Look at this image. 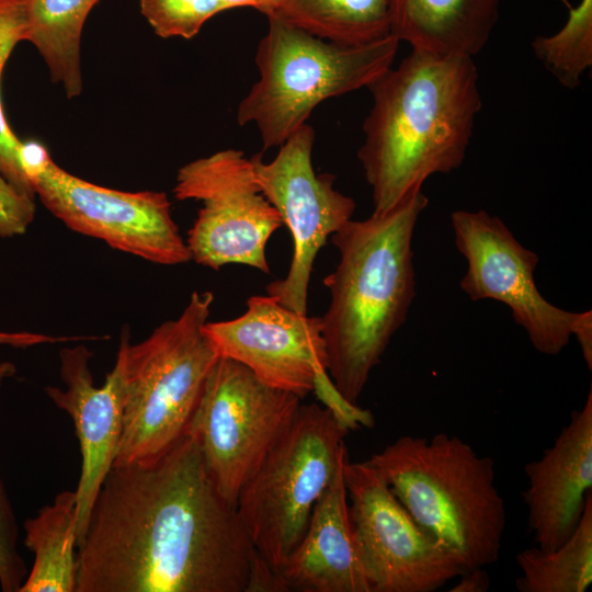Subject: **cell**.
I'll list each match as a JSON object with an SVG mask.
<instances>
[{"label": "cell", "instance_id": "1", "mask_svg": "<svg viewBox=\"0 0 592 592\" xmlns=\"http://www.w3.org/2000/svg\"><path fill=\"white\" fill-rule=\"evenodd\" d=\"M77 553L76 592H249L260 558L187 432L111 468Z\"/></svg>", "mask_w": 592, "mask_h": 592}, {"label": "cell", "instance_id": "2", "mask_svg": "<svg viewBox=\"0 0 592 592\" xmlns=\"http://www.w3.org/2000/svg\"><path fill=\"white\" fill-rule=\"evenodd\" d=\"M367 88L373 104L357 158L382 215L463 163L482 100L471 57L414 49Z\"/></svg>", "mask_w": 592, "mask_h": 592}, {"label": "cell", "instance_id": "3", "mask_svg": "<svg viewBox=\"0 0 592 592\" xmlns=\"http://www.w3.org/2000/svg\"><path fill=\"white\" fill-rule=\"evenodd\" d=\"M428 203L415 191L385 214L348 220L330 237L339 262L323 280L330 303L321 332L328 374L353 405L415 296L412 238Z\"/></svg>", "mask_w": 592, "mask_h": 592}, {"label": "cell", "instance_id": "4", "mask_svg": "<svg viewBox=\"0 0 592 592\" xmlns=\"http://www.w3.org/2000/svg\"><path fill=\"white\" fill-rule=\"evenodd\" d=\"M463 572L499 558L504 501L494 462L456 435H403L366 460Z\"/></svg>", "mask_w": 592, "mask_h": 592}, {"label": "cell", "instance_id": "5", "mask_svg": "<svg viewBox=\"0 0 592 592\" xmlns=\"http://www.w3.org/2000/svg\"><path fill=\"white\" fill-rule=\"evenodd\" d=\"M212 292H193L175 319L132 344L122 331L123 429L113 466L158 457L187 430L206 379L220 357L204 332ZM112 466V467H113Z\"/></svg>", "mask_w": 592, "mask_h": 592}, {"label": "cell", "instance_id": "6", "mask_svg": "<svg viewBox=\"0 0 592 592\" xmlns=\"http://www.w3.org/2000/svg\"><path fill=\"white\" fill-rule=\"evenodd\" d=\"M399 44L391 34L366 44H340L267 18L255 53L259 79L240 101L237 123H253L264 149L280 147L321 102L367 88L390 68Z\"/></svg>", "mask_w": 592, "mask_h": 592}, {"label": "cell", "instance_id": "7", "mask_svg": "<svg viewBox=\"0 0 592 592\" xmlns=\"http://www.w3.org/2000/svg\"><path fill=\"white\" fill-rule=\"evenodd\" d=\"M350 431L325 406L300 405L287 431L241 488L238 514L257 553L276 572L349 456L344 437Z\"/></svg>", "mask_w": 592, "mask_h": 592}, {"label": "cell", "instance_id": "8", "mask_svg": "<svg viewBox=\"0 0 592 592\" xmlns=\"http://www.w3.org/2000/svg\"><path fill=\"white\" fill-rule=\"evenodd\" d=\"M301 399L261 382L220 356L186 432L193 436L220 494L236 506L239 492L293 422Z\"/></svg>", "mask_w": 592, "mask_h": 592}, {"label": "cell", "instance_id": "9", "mask_svg": "<svg viewBox=\"0 0 592 592\" xmlns=\"http://www.w3.org/2000/svg\"><path fill=\"white\" fill-rule=\"evenodd\" d=\"M173 193L179 201L202 203L185 240L191 260L215 271L241 264L270 273L266 243L283 221L241 150H220L182 166Z\"/></svg>", "mask_w": 592, "mask_h": 592}, {"label": "cell", "instance_id": "10", "mask_svg": "<svg viewBox=\"0 0 592 592\" xmlns=\"http://www.w3.org/2000/svg\"><path fill=\"white\" fill-rule=\"evenodd\" d=\"M315 129L307 123L293 133L270 162L250 158L255 181L278 212L293 239L286 276L266 286L285 307L307 314L308 286L316 257L343 224L352 219L355 202L334 187L335 177L317 174L312 166Z\"/></svg>", "mask_w": 592, "mask_h": 592}, {"label": "cell", "instance_id": "11", "mask_svg": "<svg viewBox=\"0 0 592 592\" xmlns=\"http://www.w3.org/2000/svg\"><path fill=\"white\" fill-rule=\"evenodd\" d=\"M349 513L371 592H432L462 568L410 515L366 460L343 464Z\"/></svg>", "mask_w": 592, "mask_h": 592}, {"label": "cell", "instance_id": "12", "mask_svg": "<svg viewBox=\"0 0 592 592\" xmlns=\"http://www.w3.org/2000/svg\"><path fill=\"white\" fill-rule=\"evenodd\" d=\"M32 187L44 206L76 232L161 265L191 261L163 192L100 186L69 173L53 159Z\"/></svg>", "mask_w": 592, "mask_h": 592}, {"label": "cell", "instance_id": "13", "mask_svg": "<svg viewBox=\"0 0 592 592\" xmlns=\"http://www.w3.org/2000/svg\"><path fill=\"white\" fill-rule=\"evenodd\" d=\"M455 246L467 261L460 288L471 300L506 305L536 351L560 353L572 335L579 312L563 310L539 293L534 272L538 255L522 246L508 226L486 210L451 214Z\"/></svg>", "mask_w": 592, "mask_h": 592}, {"label": "cell", "instance_id": "14", "mask_svg": "<svg viewBox=\"0 0 592 592\" xmlns=\"http://www.w3.org/2000/svg\"><path fill=\"white\" fill-rule=\"evenodd\" d=\"M231 320L207 321L219 356L239 362L261 382L300 399L329 376L320 317L294 311L273 296H251Z\"/></svg>", "mask_w": 592, "mask_h": 592}, {"label": "cell", "instance_id": "15", "mask_svg": "<svg viewBox=\"0 0 592 592\" xmlns=\"http://www.w3.org/2000/svg\"><path fill=\"white\" fill-rule=\"evenodd\" d=\"M92 353L82 345L60 351V376L66 389L48 386L47 396L72 419L81 452L77 486V547L87 532L99 490L111 470L123 429L124 376L122 360L102 386H96L89 368Z\"/></svg>", "mask_w": 592, "mask_h": 592}, {"label": "cell", "instance_id": "16", "mask_svg": "<svg viewBox=\"0 0 592 592\" xmlns=\"http://www.w3.org/2000/svg\"><path fill=\"white\" fill-rule=\"evenodd\" d=\"M527 524L536 546L555 549L576 530L592 494V390L542 456L524 466Z\"/></svg>", "mask_w": 592, "mask_h": 592}, {"label": "cell", "instance_id": "17", "mask_svg": "<svg viewBox=\"0 0 592 592\" xmlns=\"http://www.w3.org/2000/svg\"><path fill=\"white\" fill-rule=\"evenodd\" d=\"M343 464L277 572L283 591L371 592L350 520Z\"/></svg>", "mask_w": 592, "mask_h": 592}, {"label": "cell", "instance_id": "18", "mask_svg": "<svg viewBox=\"0 0 592 592\" xmlns=\"http://www.w3.org/2000/svg\"><path fill=\"white\" fill-rule=\"evenodd\" d=\"M501 0H390V34L412 49L474 57L499 18Z\"/></svg>", "mask_w": 592, "mask_h": 592}, {"label": "cell", "instance_id": "19", "mask_svg": "<svg viewBox=\"0 0 592 592\" xmlns=\"http://www.w3.org/2000/svg\"><path fill=\"white\" fill-rule=\"evenodd\" d=\"M34 563L19 592H76L78 574L76 491H62L24 523Z\"/></svg>", "mask_w": 592, "mask_h": 592}, {"label": "cell", "instance_id": "20", "mask_svg": "<svg viewBox=\"0 0 592 592\" xmlns=\"http://www.w3.org/2000/svg\"><path fill=\"white\" fill-rule=\"evenodd\" d=\"M99 0H26L25 41L43 57L52 81L69 99L82 91L80 43L86 20Z\"/></svg>", "mask_w": 592, "mask_h": 592}, {"label": "cell", "instance_id": "21", "mask_svg": "<svg viewBox=\"0 0 592 592\" xmlns=\"http://www.w3.org/2000/svg\"><path fill=\"white\" fill-rule=\"evenodd\" d=\"M276 16L323 39L346 45L390 35V0H283Z\"/></svg>", "mask_w": 592, "mask_h": 592}, {"label": "cell", "instance_id": "22", "mask_svg": "<svg viewBox=\"0 0 592 592\" xmlns=\"http://www.w3.org/2000/svg\"><path fill=\"white\" fill-rule=\"evenodd\" d=\"M520 592H584L592 583V494L571 536L555 549L536 545L520 551Z\"/></svg>", "mask_w": 592, "mask_h": 592}, {"label": "cell", "instance_id": "23", "mask_svg": "<svg viewBox=\"0 0 592 592\" xmlns=\"http://www.w3.org/2000/svg\"><path fill=\"white\" fill-rule=\"evenodd\" d=\"M568 9L563 26L553 35L537 36L531 46L546 70L567 89H576L592 66V0Z\"/></svg>", "mask_w": 592, "mask_h": 592}, {"label": "cell", "instance_id": "24", "mask_svg": "<svg viewBox=\"0 0 592 592\" xmlns=\"http://www.w3.org/2000/svg\"><path fill=\"white\" fill-rule=\"evenodd\" d=\"M25 7L26 0H0V82L13 48L25 41ZM20 143L5 119L0 95V173L21 192L35 196L19 164Z\"/></svg>", "mask_w": 592, "mask_h": 592}, {"label": "cell", "instance_id": "25", "mask_svg": "<svg viewBox=\"0 0 592 592\" xmlns=\"http://www.w3.org/2000/svg\"><path fill=\"white\" fill-rule=\"evenodd\" d=\"M141 15L162 38L191 39L213 16L228 9L220 0H139Z\"/></svg>", "mask_w": 592, "mask_h": 592}, {"label": "cell", "instance_id": "26", "mask_svg": "<svg viewBox=\"0 0 592 592\" xmlns=\"http://www.w3.org/2000/svg\"><path fill=\"white\" fill-rule=\"evenodd\" d=\"M26 566L18 551V525L4 485L0 479V587L19 592L26 578Z\"/></svg>", "mask_w": 592, "mask_h": 592}, {"label": "cell", "instance_id": "27", "mask_svg": "<svg viewBox=\"0 0 592 592\" xmlns=\"http://www.w3.org/2000/svg\"><path fill=\"white\" fill-rule=\"evenodd\" d=\"M34 213V196L21 192L0 173V236L24 234Z\"/></svg>", "mask_w": 592, "mask_h": 592}, {"label": "cell", "instance_id": "28", "mask_svg": "<svg viewBox=\"0 0 592 592\" xmlns=\"http://www.w3.org/2000/svg\"><path fill=\"white\" fill-rule=\"evenodd\" d=\"M50 159V155L42 144L34 140L20 143L18 160L31 186L32 181L45 169Z\"/></svg>", "mask_w": 592, "mask_h": 592}, {"label": "cell", "instance_id": "29", "mask_svg": "<svg viewBox=\"0 0 592 592\" xmlns=\"http://www.w3.org/2000/svg\"><path fill=\"white\" fill-rule=\"evenodd\" d=\"M69 338L52 337L35 332H2L0 331V345H9L19 349H25L44 343H56L68 341Z\"/></svg>", "mask_w": 592, "mask_h": 592}, {"label": "cell", "instance_id": "30", "mask_svg": "<svg viewBox=\"0 0 592 592\" xmlns=\"http://www.w3.org/2000/svg\"><path fill=\"white\" fill-rule=\"evenodd\" d=\"M572 335L580 344L582 356L589 369L592 368V312H579Z\"/></svg>", "mask_w": 592, "mask_h": 592}, {"label": "cell", "instance_id": "31", "mask_svg": "<svg viewBox=\"0 0 592 592\" xmlns=\"http://www.w3.org/2000/svg\"><path fill=\"white\" fill-rule=\"evenodd\" d=\"M459 580L449 589V592H487L491 582L483 568H474L462 572Z\"/></svg>", "mask_w": 592, "mask_h": 592}, {"label": "cell", "instance_id": "32", "mask_svg": "<svg viewBox=\"0 0 592 592\" xmlns=\"http://www.w3.org/2000/svg\"><path fill=\"white\" fill-rule=\"evenodd\" d=\"M228 10L234 8H252L266 18L276 16L283 0H220Z\"/></svg>", "mask_w": 592, "mask_h": 592}, {"label": "cell", "instance_id": "33", "mask_svg": "<svg viewBox=\"0 0 592 592\" xmlns=\"http://www.w3.org/2000/svg\"><path fill=\"white\" fill-rule=\"evenodd\" d=\"M16 372L15 365L11 362L0 363V386L4 379L13 376Z\"/></svg>", "mask_w": 592, "mask_h": 592}]
</instances>
